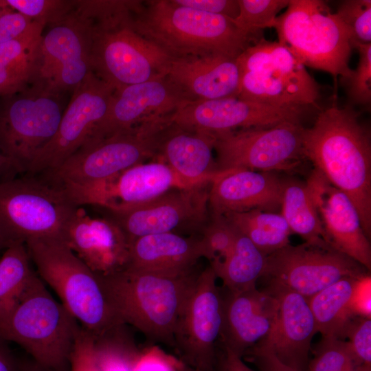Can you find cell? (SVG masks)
Returning a JSON list of instances; mask_svg holds the SVG:
<instances>
[{
	"mask_svg": "<svg viewBox=\"0 0 371 371\" xmlns=\"http://www.w3.org/2000/svg\"><path fill=\"white\" fill-rule=\"evenodd\" d=\"M210 186L174 189L123 210H101L120 229L129 245L137 238L175 232L183 227L201 230L210 214Z\"/></svg>",
	"mask_w": 371,
	"mask_h": 371,
	"instance_id": "obj_16",
	"label": "cell"
},
{
	"mask_svg": "<svg viewBox=\"0 0 371 371\" xmlns=\"http://www.w3.org/2000/svg\"><path fill=\"white\" fill-rule=\"evenodd\" d=\"M38 276L94 339L126 325L121 320L98 275L86 265L60 237H46L25 243Z\"/></svg>",
	"mask_w": 371,
	"mask_h": 371,
	"instance_id": "obj_5",
	"label": "cell"
},
{
	"mask_svg": "<svg viewBox=\"0 0 371 371\" xmlns=\"http://www.w3.org/2000/svg\"><path fill=\"white\" fill-rule=\"evenodd\" d=\"M209 265L200 271L178 319L174 345L185 364L214 371L222 319V293Z\"/></svg>",
	"mask_w": 371,
	"mask_h": 371,
	"instance_id": "obj_14",
	"label": "cell"
},
{
	"mask_svg": "<svg viewBox=\"0 0 371 371\" xmlns=\"http://www.w3.org/2000/svg\"><path fill=\"white\" fill-rule=\"evenodd\" d=\"M76 207L60 189L35 176L0 181V230L11 245L62 238Z\"/></svg>",
	"mask_w": 371,
	"mask_h": 371,
	"instance_id": "obj_10",
	"label": "cell"
},
{
	"mask_svg": "<svg viewBox=\"0 0 371 371\" xmlns=\"http://www.w3.org/2000/svg\"><path fill=\"white\" fill-rule=\"evenodd\" d=\"M303 129L299 122H285L214 134L217 168L274 172L295 169L306 159Z\"/></svg>",
	"mask_w": 371,
	"mask_h": 371,
	"instance_id": "obj_11",
	"label": "cell"
},
{
	"mask_svg": "<svg viewBox=\"0 0 371 371\" xmlns=\"http://www.w3.org/2000/svg\"><path fill=\"white\" fill-rule=\"evenodd\" d=\"M201 231L205 258L210 264L221 262L228 256L238 233L224 215L211 212Z\"/></svg>",
	"mask_w": 371,
	"mask_h": 371,
	"instance_id": "obj_37",
	"label": "cell"
},
{
	"mask_svg": "<svg viewBox=\"0 0 371 371\" xmlns=\"http://www.w3.org/2000/svg\"><path fill=\"white\" fill-rule=\"evenodd\" d=\"M11 244L0 230V251L6 249Z\"/></svg>",
	"mask_w": 371,
	"mask_h": 371,
	"instance_id": "obj_53",
	"label": "cell"
},
{
	"mask_svg": "<svg viewBox=\"0 0 371 371\" xmlns=\"http://www.w3.org/2000/svg\"><path fill=\"white\" fill-rule=\"evenodd\" d=\"M132 23L137 32L172 58H237L262 38L243 32L230 18L183 7L172 0L142 1Z\"/></svg>",
	"mask_w": 371,
	"mask_h": 371,
	"instance_id": "obj_3",
	"label": "cell"
},
{
	"mask_svg": "<svg viewBox=\"0 0 371 371\" xmlns=\"http://www.w3.org/2000/svg\"><path fill=\"white\" fill-rule=\"evenodd\" d=\"M223 215L267 256L290 244L292 232L281 213L251 210Z\"/></svg>",
	"mask_w": 371,
	"mask_h": 371,
	"instance_id": "obj_33",
	"label": "cell"
},
{
	"mask_svg": "<svg viewBox=\"0 0 371 371\" xmlns=\"http://www.w3.org/2000/svg\"><path fill=\"white\" fill-rule=\"evenodd\" d=\"M306 184L328 243L370 272V239L363 230L359 214L350 199L316 169Z\"/></svg>",
	"mask_w": 371,
	"mask_h": 371,
	"instance_id": "obj_20",
	"label": "cell"
},
{
	"mask_svg": "<svg viewBox=\"0 0 371 371\" xmlns=\"http://www.w3.org/2000/svg\"><path fill=\"white\" fill-rule=\"evenodd\" d=\"M239 12L233 19L243 32L258 37L267 27H271L278 13L286 8L289 0H237Z\"/></svg>",
	"mask_w": 371,
	"mask_h": 371,
	"instance_id": "obj_36",
	"label": "cell"
},
{
	"mask_svg": "<svg viewBox=\"0 0 371 371\" xmlns=\"http://www.w3.org/2000/svg\"><path fill=\"white\" fill-rule=\"evenodd\" d=\"M32 21L0 0V44L23 34Z\"/></svg>",
	"mask_w": 371,
	"mask_h": 371,
	"instance_id": "obj_45",
	"label": "cell"
},
{
	"mask_svg": "<svg viewBox=\"0 0 371 371\" xmlns=\"http://www.w3.org/2000/svg\"><path fill=\"white\" fill-rule=\"evenodd\" d=\"M359 52V62L350 75L341 79L351 104L368 106L371 102V43H352Z\"/></svg>",
	"mask_w": 371,
	"mask_h": 371,
	"instance_id": "obj_39",
	"label": "cell"
},
{
	"mask_svg": "<svg viewBox=\"0 0 371 371\" xmlns=\"http://www.w3.org/2000/svg\"><path fill=\"white\" fill-rule=\"evenodd\" d=\"M278 311L276 297L256 286L222 294L221 345L242 357L267 336Z\"/></svg>",
	"mask_w": 371,
	"mask_h": 371,
	"instance_id": "obj_22",
	"label": "cell"
},
{
	"mask_svg": "<svg viewBox=\"0 0 371 371\" xmlns=\"http://www.w3.org/2000/svg\"><path fill=\"white\" fill-rule=\"evenodd\" d=\"M348 30L352 43H371V1L345 0L335 13Z\"/></svg>",
	"mask_w": 371,
	"mask_h": 371,
	"instance_id": "obj_41",
	"label": "cell"
},
{
	"mask_svg": "<svg viewBox=\"0 0 371 371\" xmlns=\"http://www.w3.org/2000/svg\"><path fill=\"white\" fill-rule=\"evenodd\" d=\"M181 371H203V370L189 366L184 363Z\"/></svg>",
	"mask_w": 371,
	"mask_h": 371,
	"instance_id": "obj_54",
	"label": "cell"
},
{
	"mask_svg": "<svg viewBox=\"0 0 371 371\" xmlns=\"http://www.w3.org/2000/svg\"><path fill=\"white\" fill-rule=\"evenodd\" d=\"M361 366L348 341L322 337L316 346L314 357L309 361V371H357Z\"/></svg>",
	"mask_w": 371,
	"mask_h": 371,
	"instance_id": "obj_38",
	"label": "cell"
},
{
	"mask_svg": "<svg viewBox=\"0 0 371 371\" xmlns=\"http://www.w3.org/2000/svg\"><path fill=\"white\" fill-rule=\"evenodd\" d=\"M243 357H247L258 371H300L282 363L273 355L255 348L247 350Z\"/></svg>",
	"mask_w": 371,
	"mask_h": 371,
	"instance_id": "obj_48",
	"label": "cell"
},
{
	"mask_svg": "<svg viewBox=\"0 0 371 371\" xmlns=\"http://www.w3.org/2000/svg\"><path fill=\"white\" fill-rule=\"evenodd\" d=\"M267 284L266 288L278 299V315L270 333L253 348L294 369L308 371L311 344L317 333L308 299L281 285Z\"/></svg>",
	"mask_w": 371,
	"mask_h": 371,
	"instance_id": "obj_21",
	"label": "cell"
},
{
	"mask_svg": "<svg viewBox=\"0 0 371 371\" xmlns=\"http://www.w3.org/2000/svg\"><path fill=\"white\" fill-rule=\"evenodd\" d=\"M94 340L95 355L102 371H133L141 350L125 330V325Z\"/></svg>",
	"mask_w": 371,
	"mask_h": 371,
	"instance_id": "obj_35",
	"label": "cell"
},
{
	"mask_svg": "<svg viewBox=\"0 0 371 371\" xmlns=\"http://www.w3.org/2000/svg\"><path fill=\"white\" fill-rule=\"evenodd\" d=\"M281 214L291 232L301 236L305 242L328 243L306 183L296 180L284 181Z\"/></svg>",
	"mask_w": 371,
	"mask_h": 371,
	"instance_id": "obj_32",
	"label": "cell"
},
{
	"mask_svg": "<svg viewBox=\"0 0 371 371\" xmlns=\"http://www.w3.org/2000/svg\"><path fill=\"white\" fill-rule=\"evenodd\" d=\"M188 102L166 76L115 89L105 115L87 142L170 117Z\"/></svg>",
	"mask_w": 371,
	"mask_h": 371,
	"instance_id": "obj_19",
	"label": "cell"
},
{
	"mask_svg": "<svg viewBox=\"0 0 371 371\" xmlns=\"http://www.w3.org/2000/svg\"><path fill=\"white\" fill-rule=\"evenodd\" d=\"M357 371H371V366H362Z\"/></svg>",
	"mask_w": 371,
	"mask_h": 371,
	"instance_id": "obj_55",
	"label": "cell"
},
{
	"mask_svg": "<svg viewBox=\"0 0 371 371\" xmlns=\"http://www.w3.org/2000/svg\"><path fill=\"white\" fill-rule=\"evenodd\" d=\"M175 3L201 12L234 19L238 14L237 0H172Z\"/></svg>",
	"mask_w": 371,
	"mask_h": 371,
	"instance_id": "obj_47",
	"label": "cell"
},
{
	"mask_svg": "<svg viewBox=\"0 0 371 371\" xmlns=\"http://www.w3.org/2000/svg\"><path fill=\"white\" fill-rule=\"evenodd\" d=\"M240 72L264 71L283 81L297 98L300 104H314L319 87L305 66L292 51L279 42L263 37L245 49L237 58Z\"/></svg>",
	"mask_w": 371,
	"mask_h": 371,
	"instance_id": "obj_28",
	"label": "cell"
},
{
	"mask_svg": "<svg viewBox=\"0 0 371 371\" xmlns=\"http://www.w3.org/2000/svg\"><path fill=\"white\" fill-rule=\"evenodd\" d=\"M69 371H102L95 355L94 338L82 327L71 355Z\"/></svg>",
	"mask_w": 371,
	"mask_h": 371,
	"instance_id": "obj_43",
	"label": "cell"
},
{
	"mask_svg": "<svg viewBox=\"0 0 371 371\" xmlns=\"http://www.w3.org/2000/svg\"><path fill=\"white\" fill-rule=\"evenodd\" d=\"M10 168L8 160L4 157V155L0 152V176L3 171L6 169Z\"/></svg>",
	"mask_w": 371,
	"mask_h": 371,
	"instance_id": "obj_52",
	"label": "cell"
},
{
	"mask_svg": "<svg viewBox=\"0 0 371 371\" xmlns=\"http://www.w3.org/2000/svg\"><path fill=\"white\" fill-rule=\"evenodd\" d=\"M20 361L14 357L8 341L0 338V371H19Z\"/></svg>",
	"mask_w": 371,
	"mask_h": 371,
	"instance_id": "obj_50",
	"label": "cell"
},
{
	"mask_svg": "<svg viewBox=\"0 0 371 371\" xmlns=\"http://www.w3.org/2000/svg\"><path fill=\"white\" fill-rule=\"evenodd\" d=\"M271 27L276 30L278 42L305 67L330 74L335 83L338 76L343 79L350 75V33L324 1L289 0Z\"/></svg>",
	"mask_w": 371,
	"mask_h": 371,
	"instance_id": "obj_7",
	"label": "cell"
},
{
	"mask_svg": "<svg viewBox=\"0 0 371 371\" xmlns=\"http://www.w3.org/2000/svg\"><path fill=\"white\" fill-rule=\"evenodd\" d=\"M183 364L157 347H151L140 351L133 371H181Z\"/></svg>",
	"mask_w": 371,
	"mask_h": 371,
	"instance_id": "obj_44",
	"label": "cell"
},
{
	"mask_svg": "<svg viewBox=\"0 0 371 371\" xmlns=\"http://www.w3.org/2000/svg\"><path fill=\"white\" fill-rule=\"evenodd\" d=\"M115 90L89 72L72 91L55 135L37 153L26 175L36 176L52 170L77 151L105 115Z\"/></svg>",
	"mask_w": 371,
	"mask_h": 371,
	"instance_id": "obj_15",
	"label": "cell"
},
{
	"mask_svg": "<svg viewBox=\"0 0 371 371\" xmlns=\"http://www.w3.org/2000/svg\"><path fill=\"white\" fill-rule=\"evenodd\" d=\"M349 306L353 317L371 318V276L370 273L355 280Z\"/></svg>",
	"mask_w": 371,
	"mask_h": 371,
	"instance_id": "obj_46",
	"label": "cell"
},
{
	"mask_svg": "<svg viewBox=\"0 0 371 371\" xmlns=\"http://www.w3.org/2000/svg\"><path fill=\"white\" fill-rule=\"evenodd\" d=\"M200 271L165 275L125 267L99 276L106 293L124 324L153 341L174 345L178 319Z\"/></svg>",
	"mask_w": 371,
	"mask_h": 371,
	"instance_id": "obj_4",
	"label": "cell"
},
{
	"mask_svg": "<svg viewBox=\"0 0 371 371\" xmlns=\"http://www.w3.org/2000/svg\"><path fill=\"white\" fill-rule=\"evenodd\" d=\"M346 337L359 365L371 366V318L353 317L346 329Z\"/></svg>",
	"mask_w": 371,
	"mask_h": 371,
	"instance_id": "obj_42",
	"label": "cell"
},
{
	"mask_svg": "<svg viewBox=\"0 0 371 371\" xmlns=\"http://www.w3.org/2000/svg\"><path fill=\"white\" fill-rule=\"evenodd\" d=\"M356 279L344 277L308 299L317 333L322 337L344 339L346 329L355 317L349 302Z\"/></svg>",
	"mask_w": 371,
	"mask_h": 371,
	"instance_id": "obj_30",
	"label": "cell"
},
{
	"mask_svg": "<svg viewBox=\"0 0 371 371\" xmlns=\"http://www.w3.org/2000/svg\"><path fill=\"white\" fill-rule=\"evenodd\" d=\"M266 260L267 256L238 232L228 256L210 265L227 291L238 292L256 286L264 273Z\"/></svg>",
	"mask_w": 371,
	"mask_h": 371,
	"instance_id": "obj_31",
	"label": "cell"
},
{
	"mask_svg": "<svg viewBox=\"0 0 371 371\" xmlns=\"http://www.w3.org/2000/svg\"><path fill=\"white\" fill-rule=\"evenodd\" d=\"M305 158L350 199L361 227L371 236V139L370 131L350 106L333 104L302 132Z\"/></svg>",
	"mask_w": 371,
	"mask_h": 371,
	"instance_id": "obj_2",
	"label": "cell"
},
{
	"mask_svg": "<svg viewBox=\"0 0 371 371\" xmlns=\"http://www.w3.org/2000/svg\"><path fill=\"white\" fill-rule=\"evenodd\" d=\"M80 329L35 273L16 306L0 324V338L19 345L47 371H69Z\"/></svg>",
	"mask_w": 371,
	"mask_h": 371,
	"instance_id": "obj_6",
	"label": "cell"
},
{
	"mask_svg": "<svg viewBox=\"0 0 371 371\" xmlns=\"http://www.w3.org/2000/svg\"><path fill=\"white\" fill-rule=\"evenodd\" d=\"M205 251L201 238L175 232L144 236L130 243L126 267L165 275H180L196 268Z\"/></svg>",
	"mask_w": 371,
	"mask_h": 371,
	"instance_id": "obj_26",
	"label": "cell"
},
{
	"mask_svg": "<svg viewBox=\"0 0 371 371\" xmlns=\"http://www.w3.org/2000/svg\"><path fill=\"white\" fill-rule=\"evenodd\" d=\"M0 258V324L9 316L36 273L25 244L15 243Z\"/></svg>",
	"mask_w": 371,
	"mask_h": 371,
	"instance_id": "obj_34",
	"label": "cell"
},
{
	"mask_svg": "<svg viewBox=\"0 0 371 371\" xmlns=\"http://www.w3.org/2000/svg\"><path fill=\"white\" fill-rule=\"evenodd\" d=\"M214 371H256L249 368L243 358L221 345L217 348Z\"/></svg>",
	"mask_w": 371,
	"mask_h": 371,
	"instance_id": "obj_49",
	"label": "cell"
},
{
	"mask_svg": "<svg viewBox=\"0 0 371 371\" xmlns=\"http://www.w3.org/2000/svg\"><path fill=\"white\" fill-rule=\"evenodd\" d=\"M190 101L238 97L236 58L223 55L172 58L166 76Z\"/></svg>",
	"mask_w": 371,
	"mask_h": 371,
	"instance_id": "obj_25",
	"label": "cell"
},
{
	"mask_svg": "<svg viewBox=\"0 0 371 371\" xmlns=\"http://www.w3.org/2000/svg\"><path fill=\"white\" fill-rule=\"evenodd\" d=\"M141 1L76 0L91 22V71L119 89L167 75L172 60L136 31L133 12Z\"/></svg>",
	"mask_w": 371,
	"mask_h": 371,
	"instance_id": "obj_1",
	"label": "cell"
},
{
	"mask_svg": "<svg viewBox=\"0 0 371 371\" xmlns=\"http://www.w3.org/2000/svg\"><path fill=\"white\" fill-rule=\"evenodd\" d=\"M214 142V134L186 129L172 122L155 161L168 164L184 178L211 183L227 171L217 168L213 157Z\"/></svg>",
	"mask_w": 371,
	"mask_h": 371,
	"instance_id": "obj_27",
	"label": "cell"
},
{
	"mask_svg": "<svg viewBox=\"0 0 371 371\" xmlns=\"http://www.w3.org/2000/svg\"><path fill=\"white\" fill-rule=\"evenodd\" d=\"M170 118L85 142L58 167L41 174L54 187L81 185L110 178L148 159L155 161Z\"/></svg>",
	"mask_w": 371,
	"mask_h": 371,
	"instance_id": "obj_8",
	"label": "cell"
},
{
	"mask_svg": "<svg viewBox=\"0 0 371 371\" xmlns=\"http://www.w3.org/2000/svg\"><path fill=\"white\" fill-rule=\"evenodd\" d=\"M304 106H273L229 97L190 101L171 116V122L188 130L216 134L250 128H267L299 122Z\"/></svg>",
	"mask_w": 371,
	"mask_h": 371,
	"instance_id": "obj_18",
	"label": "cell"
},
{
	"mask_svg": "<svg viewBox=\"0 0 371 371\" xmlns=\"http://www.w3.org/2000/svg\"><path fill=\"white\" fill-rule=\"evenodd\" d=\"M63 94L37 82L0 97V152L10 168L26 173L39 150L54 137L65 110Z\"/></svg>",
	"mask_w": 371,
	"mask_h": 371,
	"instance_id": "obj_9",
	"label": "cell"
},
{
	"mask_svg": "<svg viewBox=\"0 0 371 371\" xmlns=\"http://www.w3.org/2000/svg\"><path fill=\"white\" fill-rule=\"evenodd\" d=\"M19 371H47L35 361L25 360L20 361Z\"/></svg>",
	"mask_w": 371,
	"mask_h": 371,
	"instance_id": "obj_51",
	"label": "cell"
},
{
	"mask_svg": "<svg viewBox=\"0 0 371 371\" xmlns=\"http://www.w3.org/2000/svg\"><path fill=\"white\" fill-rule=\"evenodd\" d=\"M284 181L274 172L229 170L210 186V212L225 214L281 208Z\"/></svg>",
	"mask_w": 371,
	"mask_h": 371,
	"instance_id": "obj_24",
	"label": "cell"
},
{
	"mask_svg": "<svg viewBox=\"0 0 371 371\" xmlns=\"http://www.w3.org/2000/svg\"><path fill=\"white\" fill-rule=\"evenodd\" d=\"M3 2L32 21L45 27L60 21L75 7V0H3Z\"/></svg>",
	"mask_w": 371,
	"mask_h": 371,
	"instance_id": "obj_40",
	"label": "cell"
},
{
	"mask_svg": "<svg viewBox=\"0 0 371 371\" xmlns=\"http://www.w3.org/2000/svg\"><path fill=\"white\" fill-rule=\"evenodd\" d=\"M62 238L98 276L114 273L127 265L129 243L120 229L105 216H90L81 206L74 210Z\"/></svg>",
	"mask_w": 371,
	"mask_h": 371,
	"instance_id": "obj_23",
	"label": "cell"
},
{
	"mask_svg": "<svg viewBox=\"0 0 371 371\" xmlns=\"http://www.w3.org/2000/svg\"><path fill=\"white\" fill-rule=\"evenodd\" d=\"M370 273L361 265L329 243L285 247L267 256L262 277L267 283L284 286L308 299L344 277Z\"/></svg>",
	"mask_w": 371,
	"mask_h": 371,
	"instance_id": "obj_13",
	"label": "cell"
},
{
	"mask_svg": "<svg viewBox=\"0 0 371 371\" xmlns=\"http://www.w3.org/2000/svg\"><path fill=\"white\" fill-rule=\"evenodd\" d=\"M207 184L183 177L164 162L152 161L102 181L58 188L76 206L90 205L104 210L120 211L146 203L174 189Z\"/></svg>",
	"mask_w": 371,
	"mask_h": 371,
	"instance_id": "obj_12",
	"label": "cell"
},
{
	"mask_svg": "<svg viewBox=\"0 0 371 371\" xmlns=\"http://www.w3.org/2000/svg\"><path fill=\"white\" fill-rule=\"evenodd\" d=\"M41 43L39 82L58 93L73 91L91 72L90 20L76 8L49 25Z\"/></svg>",
	"mask_w": 371,
	"mask_h": 371,
	"instance_id": "obj_17",
	"label": "cell"
},
{
	"mask_svg": "<svg viewBox=\"0 0 371 371\" xmlns=\"http://www.w3.org/2000/svg\"><path fill=\"white\" fill-rule=\"evenodd\" d=\"M44 27L32 21L23 34L0 44V97L23 91L38 81Z\"/></svg>",
	"mask_w": 371,
	"mask_h": 371,
	"instance_id": "obj_29",
	"label": "cell"
}]
</instances>
